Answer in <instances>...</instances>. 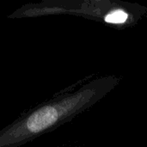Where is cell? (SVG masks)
Returning a JSON list of instances; mask_svg holds the SVG:
<instances>
[{
  "label": "cell",
  "instance_id": "obj_1",
  "mask_svg": "<svg viewBox=\"0 0 147 147\" xmlns=\"http://www.w3.org/2000/svg\"><path fill=\"white\" fill-rule=\"evenodd\" d=\"M121 80L115 75L96 78L76 90L60 91L26 109L0 130V147H20L54 131L103 99Z\"/></svg>",
  "mask_w": 147,
  "mask_h": 147
},
{
  "label": "cell",
  "instance_id": "obj_2",
  "mask_svg": "<svg viewBox=\"0 0 147 147\" xmlns=\"http://www.w3.org/2000/svg\"><path fill=\"white\" fill-rule=\"evenodd\" d=\"M73 147H79V146H73Z\"/></svg>",
  "mask_w": 147,
  "mask_h": 147
}]
</instances>
